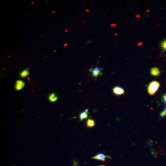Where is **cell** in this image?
I'll use <instances>...</instances> for the list:
<instances>
[{
    "label": "cell",
    "mask_w": 166,
    "mask_h": 166,
    "mask_svg": "<svg viewBox=\"0 0 166 166\" xmlns=\"http://www.w3.org/2000/svg\"><path fill=\"white\" fill-rule=\"evenodd\" d=\"M86 124L87 127H94L95 125V121L92 119H88L87 121Z\"/></svg>",
    "instance_id": "obj_7"
},
{
    "label": "cell",
    "mask_w": 166,
    "mask_h": 166,
    "mask_svg": "<svg viewBox=\"0 0 166 166\" xmlns=\"http://www.w3.org/2000/svg\"><path fill=\"white\" fill-rule=\"evenodd\" d=\"M85 112H89V109H85Z\"/></svg>",
    "instance_id": "obj_15"
},
{
    "label": "cell",
    "mask_w": 166,
    "mask_h": 166,
    "mask_svg": "<svg viewBox=\"0 0 166 166\" xmlns=\"http://www.w3.org/2000/svg\"><path fill=\"white\" fill-rule=\"evenodd\" d=\"M30 73L29 72V69H27L23 70L20 74V76L22 78L27 77V76L29 75Z\"/></svg>",
    "instance_id": "obj_10"
},
{
    "label": "cell",
    "mask_w": 166,
    "mask_h": 166,
    "mask_svg": "<svg viewBox=\"0 0 166 166\" xmlns=\"http://www.w3.org/2000/svg\"><path fill=\"white\" fill-rule=\"evenodd\" d=\"M150 73L152 75L154 76H157L160 75V72L158 68L155 67L151 69Z\"/></svg>",
    "instance_id": "obj_6"
},
{
    "label": "cell",
    "mask_w": 166,
    "mask_h": 166,
    "mask_svg": "<svg viewBox=\"0 0 166 166\" xmlns=\"http://www.w3.org/2000/svg\"><path fill=\"white\" fill-rule=\"evenodd\" d=\"M163 102L166 106V94L163 97Z\"/></svg>",
    "instance_id": "obj_13"
},
{
    "label": "cell",
    "mask_w": 166,
    "mask_h": 166,
    "mask_svg": "<svg viewBox=\"0 0 166 166\" xmlns=\"http://www.w3.org/2000/svg\"><path fill=\"white\" fill-rule=\"evenodd\" d=\"M161 46L162 49L164 50H166V40L163 41L161 43Z\"/></svg>",
    "instance_id": "obj_11"
},
{
    "label": "cell",
    "mask_w": 166,
    "mask_h": 166,
    "mask_svg": "<svg viewBox=\"0 0 166 166\" xmlns=\"http://www.w3.org/2000/svg\"></svg>",
    "instance_id": "obj_17"
},
{
    "label": "cell",
    "mask_w": 166,
    "mask_h": 166,
    "mask_svg": "<svg viewBox=\"0 0 166 166\" xmlns=\"http://www.w3.org/2000/svg\"><path fill=\"white\" fill-rule=\"evenodd\" d=\"M160 84L157 81H153L149 84L148 87V92L149 95H153L158 90Z\"/></svg>",
    "instance_id": "obj_1"
},
{
    "label": "cell",
    "mask_w": 166,
    "mask_h": 166,
    "mask_svg": "<svg viewBox=\"0 0 166 166\" xmlns=\"http://www.w3.org/2000/svg\"><path fill=\"white\" fill-rule=\"evenodd\" d=\"M25 83L21 80H18L16 81L15 84V88L17 91H19L22 89L25 86Z\"/></svg>",
    "instance_id": "obj_5"
},
{
    "label": "cell",
    "mask_w": 166,
    "mask_h": 166,
    "mask_svg": "<svg viewBox=\"0 0 166 166\" xmlns=\"http://www.w3.org/2000/svg\"><path fill=\"white\" fill-rule=\"evenodd\" d=\"M106 158H109L112 159V158L109 156H106L105 154L102 153H100L96 155L93 157L91 158L98 161H105Z\"/></svg>",
    "instance_id": "obj_2"
},
{
    "label": "cell",
    "mask_w": 166,
    "mask_h": 166,
    "mask_svg": "<svg viewBox=\"0 0 166 166\" xmlns=\"http://www.w3.org/2000/svg\"><path fill=\"white\" fill-rule=\"evenodd\" d=\"M90 71L93 77L97 78L98 76L102 74L101 71L102 68L96 67L95 68H92L90 69Z\"/></svg>",
    "instance_id": "obj_3"
},
{
    "label": "cell",
    "mask_w": 166,
    "mask_h": 166,
    "mask_svg": "<svg viewBox=\"0 0 166 166\" xmlns=\"http://www.w3.org/2000/svg\"><path fill=\"white\" fill-rule=\"evenodd\" d=\"M74 165L75 166H77L78 165V163H77V162L74 161Z\"/></svg>",
    "instance_id": "obj_14"
},
{
    "label": "cell",
    "mask_w": 166,
    "mask_h": 166,
    "mask_svg": "<svg viewBox=\"0 0 166 166\" xmlns=\"http://www.w3.org/2000/svg\"><path fill=\"white\" fill-rule=\"evenodd\" d=\"M166 115V107L164 109V110L160 114V116L161 117H164Z\"/></svg>",
    "instance_id": "obj_12"
},
{
    "label": "cell",
    "mask_w": 166,
    "mask_h": 166,
    "mask_svg": "<svg viewBox=\"0 0 166 166\" xmlns=\"http://www.w3.org/2000/svg\"><path fill=\"white\" fill-rule=\"evenodd\" d=\"M58 99L57 95L54 93H53L49 95L48 99L50 102H56Z\"/></svg>",
    "instance_id": "obj_8"
},
{
    "label": "cell",
    "mask_w": 166,
    "mask_h": 166,
    "mask_svg": "<svg viewBox=\"0 0 166 166\" xmlns=\"http://www.w3.org/2000/svg\"><path fill=\"white\" fill-rule=\"evenodd\" d=\"M113 92L115 95H120L124 94V90L122 87L117 86L114 87L113 89Z\"/></svg>",
    "instance_id": "obj_4"
},
{
    "label": "cell",
    "mask_w": 166,
    "mask_h": 166,
    "mask_svg": "<svg viewBox=\"0 0 166 166\" xmlns=\"http://www.w3.org/2000/svg\"><path fill=\"white\" fill-rule=\"evenodd\" d=\"M89 115V112H81L80 114L79 115V118L80 120L81 121H82L88 118Z\"/></svg>",
    "instance_id": "obj_9"
},
{
    "label": "cell",
    "mask_w": 166,
    "mask_h": 166,
    "mask_svg": "<svg viewBox=\"0 0 166 166\" xmlns=\"http://www.w3.org/2000/svg\"><path fill=\"white\" fill-rule=\"evenodd\" d=\"M98 166H105L104 165H103V164H102V165H100Z\"/></svg>",
    "instance_id": "obj_16"
}]
</instances>
